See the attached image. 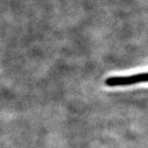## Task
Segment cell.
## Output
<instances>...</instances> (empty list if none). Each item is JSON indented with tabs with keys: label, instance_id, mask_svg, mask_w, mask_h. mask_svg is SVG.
I'll return each instance as SVG.
<instances>
[{
	"label": "cell",
	"instance_id": "cell-1",
	"mask_svg": "<svg viewBox=\"0 0 148 148\" xmlns=\"http://www.w3.org/2000/svg\"><path fill=\"white\" fill-rule=\"evenodd\" d=\"M105 83L108 87H123L141 83H148V72L109 77L106 79Z\"/></svg>",
	"mask_w": 148,
	"mask_h": 148
}]
</instances>
